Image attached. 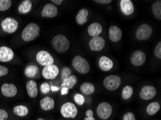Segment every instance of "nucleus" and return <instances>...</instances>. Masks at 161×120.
Listing matches in <instances>:
<instances>
[{"instance_id":"c9c22d12","label":"nucleus","mask_w":161,"mask_h":120,"mask_svg":"<svg viewBox=\"0 0 161 120\" xmlns=\"http://www.w3.org/2000/svg\"><path fill=\"white\" fill-rule=\"evenodd\" d=\"M83 120H96L94 117V113L92 109H87L85 112V117Z\"/></svg>"},{"instance_id":"4be33fe9","label":"nucleus","mask_w":161,"mask_h":120,"mask_svg":"<svg viewBox=\"0 0 161 120\" xmlns=\"http://www.w3.org/2000/svg\"><path fill=\"white\" fill-rule=\"evenodd\" d=\"M102 31H103L102 25L99 23H97V22L91 23L87 28V33L92 38L99 36L101 34Z\"/></svg>"},{"instance_id":"6e6552de","label":"nucleus","mask_w":161,"mask_h":120,"mask_svg":"<svg viewBox=\"0 0 161 120\" xmlns=\"http://www.w3.org/2000/svg\"><path fill=\"white\" fill-rule=\"evenodd\" d=\"M153 34V28L150 24L144 23L140 24L136 30V38L138 40H147Z\"/></svg>"},{"instance_id":"bb28decb","label":"nucleus","mask_w":161,"mask_h":120,"mask_svg":"<svg viewBox=\"0 0 161 120\" xmlns=\"http://www.w3.org/2000/svg\"><path fill=\"white\" fill-rule=\"evenodd\" d=\"M13 112L14 115L19 117H25L29 113V109L25 105H17L13 108Z\"/></svg>"},{"instance_id":"72a5a7b5","label":"nucleus","mask_w":161,"mask_h":120,"mask_svg":"<svg viewBox=\"0 0 161 120\" xmlns=\"http://www.w3.org/2000/svg\"><path fill=\"white\" fill-rule=\"evenodd\" d=\"M40 91L43 94H47L51 91V84L47 82H43L40 86Z\"/></svg>"},{"instance_id":"393cba45","label":"nucleus","mask_w":161,"mask_h":120,"mask_svg":"<svg viewBox=\"0 0 161 120\" xmlns=\"http://www.w3.org/2000/svg\"><path fill=\"white\" fill-rule=\"evenodd\" d=\"M33 7V3L31 0H24L18 6V12L21 14H27L31 12Z\"/></svg>"},{"instance_id":"b1692460","label":"nucleus","mask_w":161,"mask_h":120,"mask_svg":"<svg viewBox=\"0 0 161 120\" xmlns=\"http://www.w3.org/2000/svg\"><path fill=\"white\" fill-rule=\"evenodd\" d=\"M89 14V11L87 9L83 8L81 9L78 12L76 18H75V20H76L77 24L79 25H82L85 24L87 22V17Z\"/></svg>"},{"instance_id":"cd10ccee","label":"nucleus","mask_w":161,"mask_h":120,"mask_svg":"<svg viewBox=\"0 0 161 120\" xmlns=\"http://www.w3.org/2000/svg\"><path fill=\"white\" fill-rule=\"evenodd\" d=\"M77 83V78L76 76L71 75L69 77L62 81V84H61V87L67 88L68 89H72L73 87L75 86Z\"/></svg>"},{"instance_id":"a19ab883","label":"nucleus","mask_w":161,"mask_h":120,"mask_svg":"<svg viewBox=\"0 0 161 120\" xmlns=\"http://www.w3.org/2000/svg\"><path fill=\"white\" fill-rule=\"evenodd\" d=\"M94 2L101 4H108L112 2L111 0H94Z\"/></svg>"},{"instance_id":"a211bd4d","label":"nucleus","mask_w":161,"mask_h":120,"mask_svg":"<svg viewBox=\"0 0 161 120\" xmlns=\"http://www.w3.org/2000/svg\"><path fill=\"white\" fill-rule=\"evenodd\" d=\"M121 12L125 16L131 15L135 12V7L131 0H121L119 3Z\"/></svg>"},{"instance_id":"f8f14e48","label":"nucleus","mask_w":161,"mask_h":120,"mask_svg":"<svg viewBox=\"0 0 161 120\" xmlns=\"http://www.w3.org/2000/svg\"><path fill=\"white\" fill-rule=\"evenodd\" d=\"M157 94V89L153 86H144L140 92V97L144 101H148L154 98Z\"/></svg>"},{"instance_id":"dca6fc26","label":"nucleus","mask_w":161,"mask_h":120,"mask_svg":"<svg viewBox=\"0 0 161 120\" xmlns=\"http://www.w3.org/2000/svg\"><path fill=\"white\" fill-rule=\"evenodd\" d=\"M105 45H106L105 40L99 36L92 38L89 42V47L90 50L95 51V52L101 51L104 48Z\"/></svg>"},{"instance_id":"423d86ee","label":"nucleus","mask_w":161,"mask_h":120,"mask_svg":"<svg viewBox=\"0 0 161 120\" xmlns=\"http://www.w3.org/2000/svg\"><path fill=\"white\" fill-rule=\"evenodd\" d=\"M113 113V107L108 102H101L97 105L96 114L97 117L102 120L109 119Z\"/></svg>"},{"instance_id":"39448f33","label":"nucleus","mask_w":161,"mask_h":120,"mask_svg":"<svg viewBox=\"0 0 161 120\" xmlns=\"http://www.w3.org/2000/svg\"><path fill=\"white\" fill-rule=\"evenodd\" d=\"M0 25H1L2 31L4 32V33L7 34H13L16 33V31L18 30L19 23L17 21V19L13 18L8 17V18H4L1 22Z\"/></svg>"},{"instance_id":"aec40b11","label":"nucleus","mask_w":161,"mask_h":120,"mask_svg":"<svg viewBox=\"0 0 161 120\" xmlns=\"http://www.w3.org/2000/svg\"><path fill=\"white\" fill-rule=\"evenodd\" d=\"M26 91L28 94V97L30 98H34L37 97L38 94V85L36 81L33 79H30L27 82L26 84Z\"/></svg>"},{"instance_id":"4468645a","label":"nucleus","mask_w":161,"mask_h":120,"mask_svg":"<svg viewBox=\"0 0 161 120\" xmlns=\"http://www.w3.org/2000/svg\"><path fill=\"white\" fill-rule=\"evenodd\" d=\"M14 57V53L8 46H0V62L7 63L11 61Z\"/></svg>"},{"instance_id":"2eb2a0df","label":"nucleus","mask_w":161,"mask_h":120,"mask_svg":"<svg viewBox=\"0 0 161 120\" xmlns=\"http://www.w3.org/2000/svg\"><path fill=\"white\" fill-rule=\"evenodd\" d=\"M41 14L42 18H53L57 16L58 8L52 3H48L43 7Z\"/></svg>"},{"instance_id":"9d476101","label":"nucleus","mask_w":161,"mask_h":120,"mask_svg":"<svg viewBox=\"0 0 161 120\" xmlns=\"http://www.w3.org/2000/svg\"><path fill=\"white\" fill-rule=\"evenodd\" d=\"M59 73L58 66L55 64L43 67L42 70V76L47 80H53L57 77Z\"/></svg>"},{"instance_id":"f704fd0d","label":"nucleus","mask_w":161,"mask_h":120,"mask_svg":"<svg viewBox=\"0 0 161 120\" xmlns=\"http://www.w3.org/2000/svg\"><path fill=\"white\" fill-rule=\"evenodd\" d=\"M72 75V70H70V68L69 67H63L62 71H61V78L62 80H64L66 78H67L68 77H69L70 76Z\"/></svg>"},{"instance_id":"ea45409f","label":"nucleus","mask_w":161,"mask_h":120,"mask_svg":"<svg viewBox=\"0 0 161 120\" xmlns=\"http://www.w3.org/2000/svg\"><path fill=\"white\" fill-rule=\"evenodd\" d=\"M9 73V69L6 66L0 65V78L7 76Z\"/></svg>"},{"instance_id":"f03ea898","label":"nucleus","mask_w":161,"mask_h":120,"mask_svg":"<svg viewBox=\"0 0 161 120\" xmlns=\"http://www.w3.org/2000/svg\"><path fill=\"white\" fill-rule=\"evenodd\" d=\"M52 46L56 52L66 53L70 48V42L67 37L62 34L55 35L52 40Z\"/></svg>"},{"instance_id":"5701e85b","label":"nucleus","mask_w":161,"mask_h":120,"mask_svg":"<svg viewBox=\"0 0 161 120\" xmlns=\"http://www.w3.org/2000/svg\"><path fill=\"white\" fill-rule=\"evenodd\" d=\"M39 73V68L37 65L31 64L28 65L24 69V75L25 76L26 78L33 79L34 78L38 76Z\"/></svg>"},{"instance_id":"412c9836","label":"nucleus","mask_w":161,"mask_h":120,"mask_svg":"<svg viewBox=\"0 0 161 120\" xmlns=\"http://www.w3.org/2000/svg\"><path fill=\"white\" fill-rule=\"evenodd\" d=\"M55 107V101L52 97L46 96L41 99L40 107L44 112L52 110Z\"/></svg>"},{"instance_id":"ddd939ff","label":"nucleus","mask_w":161,"mask_h":120,"mask_svg":"<svg viewBox=\"0 0 161 120\" xmlns=\"http://www.w3.org/2000/svg\"><path fill=\"white\" fill-rule=\"evenodd\" d=\"M146 61V55L142 50H137L131 54L130 57V62L136 67L142 65Z\"/></svg>"},{"instance_id":"20e7f679","label":"nucleus","mask_w":161,"mask_h":120,"mask_svg":"<svg viewBox=\"0 0 161 120\" xmlns=\"http://www.w3.org/2000/svg\"><path fill=\"white\" fill-rule=\"evenodd\" d=\"M60 113L65 119H75L77 116L78 109L74 103L68 102L62 105Z\"/></svg>"},{"instance_id":"37998d69","label":"nucleus","mask_w":161,"mask_h":120,"mask_svg":"<svg viewBox=\"0 0 161 120\" xmlns=\"http://www.w3.org/2000/svg\"><path fill=\"white\" fill-rule=\"evenodd\" d=\"M59 87L57 86H53V85H51V91H52V92H57L59 91Z\"/></svg>"},{"instance_id":"1a4fd4ad","label":"nucleus","mask_w":161,"mask_h":120,"mask_svg":"<svg viewBox=\"0 0 161 120\" xmlns=\"http://www.w3.org/2000/svg\"><path fill=\"white\" fill-rule=\"evenodd\" d=\"M36 60L39 65H42L43 67L52 65L54 63V59H53V56L50 54L49 52L44 50H39L36 53Z\"/></svg>"},{"instance_id":"a18cd8bd","label":"nucleus","mask_w":161,"mask_h":120,"mask_svg":"<svg viewBox=\"0 0 161 120\" xmlns=\"http://www.w3.org/2000/svg\"><path fill=\"white\" fill-rule=\"evenodd\" d=\"M36 120H46V119H43V118H41H41H38V119H37Z\"/></svg>"},{"instance_id":"c03bdc74","label":"nucleus","mask_w":161,"mask_h":120,"mask_svg":"<svg viewBox=\"0 0 161 120\" xmlns=\"http://www.w3.org/2000/svg\"><path fill=\"white\" fill-rule=\"evenodd\" d=\"M52 2H53V4H54V5H61V4H62L63 1L62 0H52Z\"/></svg>"},{"instance_id":"c756f323","label":"nucleus","mask_w":161,"mask_h":120,"mask_svg":"<svg viewBox=\"0 0 161 120\" xmlns=\"http://www.w3.org/2000/svg\"><path fill=\"white\" fill-rule=\"evenodd\" d=\"M152 12L155 18L157 19H161V1L158 0L152 5Z\"/></svg>"},{"instance_id":"7ed1b4c3","label":"nucleus","mask_w":161,"mask_h":120,"mask_svg":"<svg viewBox=\"0 0 161 120\" xmlns=\"http://www.w3.org/2000/svg\"><path fill=\"white\" fill-rule=\"evenodd\" d=\"M72 64L75 70L81 74H87L90 70L88 61L81 55H75L72 60Z\"/></svg>"},{"instance_id":"7c9ffc66","label":"nucleus","mask_w":161,"mask_h":120,"mask_svg":"<svg viewBox=\"0 0 161 120\" xmlns=\"http://www.w3.org/2000/svg\"><path fill=\"white\" fill-rule=\"evenodd\" d=\"M134 93V89L132 86L129 85H126L123 88L121 91V97L124 100H128L132 97Z\"/></svg>"},{"instance_id":"e433bc0d","label":"nucleus","mask_w":161,"mask_h":120,"mask_svg":"<svg viewBox=\"0 0 161 120\" xmlns=\"http://www.w3.org/2000/svg\"><path fill=\"white\" fill-rule=\"evenodd\" d=\"M122 120H136L135 114L131 112H128L124 114Z\"/></svg>"},{"instance_id":"2f4dec72","label":"nucleus","mask_w":161,"mask_h":120,"mask_svg":"<svg viewBox=\"0 0 161 120\" xmlns=\"http://www.w3.org/2000/svg\"><path fill=\"white\" fill-rule=\"evenodd\" d=\"M13 4L11 0H0V12H5L10 8Z\"/></svg>"},{"instance_id":"79ce46f5","label":"nucleus","mask_w":161,"mask_h":120,"mask_svg":"<svg viewBox=\"0 0 161 120\" xmlns=\"http://www.w3.org/2000/svg\"><path fill=\"white\" fill-rule=\"evenodd\" d=\"M69 89H67V88H64V87H62V89H61V95L62 96H66V95L68 94V93H69Z\"/></svg>"},{"instance_id":"58836bf2","label":"nucleus","mask_w":161,"mask_h":120,"mask_svg":"<svg viewBox=\"0 0 161 120\" xmlns=\"http://www.w3.org/2000/svg\"><path fill=\"white\" fill-rule=\"evenodd\" d=\"M9 114L5 109H0V120H8Z\"/></svg>"},{"instance_id":"473e14b6","label":"nucleus","mask_w":161,"mask_h":120,"mask_svg":"<svg viewBox=\"0 0 161 120\" xmlns=\"http://www.w3.org/2000/svg\"><path fill=\"white\" fill-rule=\"evenodd\" d=\"M74 101L75 103H76V104L78 105V106H82L85 102V97L82 94H79V93H77V94H75Z\"/></svg>"},{"instance_id":"f257e3e1","label":"nucleus","mask_w":161,"mask_h":120,"mask_svg":"<svg viewBox=\"0 0 161 120\" xmlns=\"http://www.w3.org/2000/svg\"><path fill=\"white\" fill-rule=\"evenodd\" d=\"M40 35V26L35 23L27 24L21 33L22 40L25 42H31Z\"/></svg>"},{"instance_id":"f3484780","label":"nucleus","mask_w":161,"mask_h":120,"mask_svg":"<svg viewBox=\"0 0 161 120\" xmlns=\"http://www.w3.org/2000/svg\"><path fill=\"white\" fill-rule=\"evenodd\" d=\"M122 38V30L116 25L111 26L108 30V38L114 43H117Z\"/></svg>"},{"instance_id":"9b49d317","label":"nucleus","mask_w":161,"mask_h":120,"mask_svg":"<svg viewBox=\"0 0 161 120\" xmlns=\"http://www.w3.org/2000/svg\"><path fill=\"white\" fill-rule=\"evenodd\" d=\"M1 93L4 97L13 98L18 94V88L13 83H4L1 86Z\"/></svg>"},{"instance_id":"a878e982","label":"nucleus","mask_w":161,"mask_h":120,"mask_svg":"<svg viewBox=\"0 0 161 120\" xmlns=\"http://www.w3.org/2000/svg\"><path fill=\"white\" fill-rule=\"evenodd\" d=\"M80 91L82 94L90 96L96 91V87L95 86L90 82H84L80 86Z\"/></svg>"},{"instance_id":"0eeeda50","label":"nucleus","mask_w":161,"mask_h":120,"mask_svg":"<svg viewBox=\"0 0 161 120\" xmlns=\"http://www.w3.org/2000/svg\"><path fill=\"white\" fill-rule=\"evenodd\" d=\"M121 84V79L120 76L117 75H109L105 77L103 79V86L106 88L107 90L111 91H116L118 89Z\"/></svg>"},{"instance_id":"c85d7f7f","label":"nucleus","mask_w":161,"mask_h":120,"mask_svg":"<svg viewBox=\"0 0 161 120\" xmlns=\"http://www.w3.org/2000/svg\"><path fill=\"white\" fill-rule=\"evenodd\" d=\"M160 109V104L157 102H153L149 104L146 107V112L150 116H153L157 114Z\"/></svg>"},{"instance_id":"4c0bfd02","label":"nucleus","mask_w":161,"mask_h":120,"mask_svg":"<svg viewBox=\"0 0 161 120\" xmlns=\"http://www.w3.org/2000/svg\"><path fill=\"white\" fill-rule=\"evenodd\" d=\"M155 55L156 58H158V59H160L161 58V43L159 42L157 45H156L155 49Z\"/></svg>"},{"instance_id":"6ab92c4d","label":"nucleus","mask_w":161,"mask_h":120,"mask_svg":"<svg viewBox=\"0 0 161 120\" xmlns=\"http://www.w3.org/2000/svg\"><path fill=\"white\" fill-rule=\"evenodd\" d=\"M99 68L105 72H108L111 70L114 67V62L108 56L103 55L98 60Z\"/></svg>"}]
</instances>
